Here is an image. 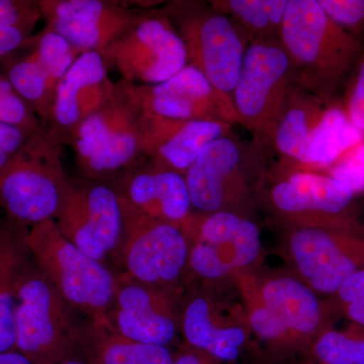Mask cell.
<instances>
[{
    "mask_svg": "<svg viewBox=\"0 0 364 364\" xmlns=\"http://www.w3.org/2000/svg\"><path fill=\"white\" fill-rule=\"evenodd\" d=\"M279 40L293 61L298 85L327 104L351 75L364 46L330 20L317 0H289Z\"/></svg>",
    "mask_w": 364,
    "mask_h": 364,
    "instance_id": "obj_1",
    "label": "cell"
},
{
    "mask_svg": "<svg viewBox=\"0 0 364 364\" xmlns=\"http://www.w3.org/2000/svg\"><path fill=\"white\" fill-rule=\"evenodd\" d=\"M144 136L136 85L121 79L107 104L83 122L69 144L83 179L109 183L144 159Z\"/></svg>",
    "mask_w": 364,
    "mask_h": 364,
    "instance_id": "obj_2",
    "label": "cell"
},
{
    "mask_svg": "<svg viewBox=\"0 0 364 364\" xmlns=\"http://www.w3.org/2000/svg\"><path fill=\"white\" fill-rule=\"evenodd\" d=\"M63 143L48 127L28 136L0 176V208L9 221L31 228L56 219L72 184Z\"/></svg>",
    "mask_w": 364,
    "mask_h": 364,
    "instance_id": "obj_3",
    "label": "cell"
},
{
    "mask_svg": "<svg viewBox=\"0 0 364 364\" xmlns=\"http://www.w3.org/2000/svg\"><path fill=\"white\" fill-rule=\"evenodd\" d=\"M26 242L36 267L67 305L91 322L107 323L117 280L104 263L67 240L54 220L28 228Z\"/></svg>",
    "mask_w": 364,
    "mask_h": 364,
    "instance_id": "obj_4",
    "label": "cell"
},
{
    "mask_svg": "<svg viewBox=\"0 0 364 364\" xmlns=\"http://www.w3.org/2000/svg\"><path fill=\"white\" fill-rule=\"evenodd\" d=\"M267 146L231 135L208 146L184 174L191 207L200 213L240 210L265 174Z\"/></svg>",
    "mask_w": 364,
    "mask_h": 364,
    "instance_id": "obj_5",
    "label": "cell"
},
{
    "mask_svg": "<svg viewBox=\"0 0 364 364\" xmlns=\"http://www.w3.org/2000/svg\"><path fill=\"white\" fill-rule=\"evenodd\" d=\"M298 77L279 39L249 43L232 102L241 126L270 148L273 132Z\"/></svg>",
    "mask_w": 364,
    "mask_h": 364,
    "instance_id": "obj_6",
    "label": "cell"
},
{
    "mask_svg": "<svg viewBox=\"0 0 364 364\" xmlns=\"http://www.w3.org/2000/svg\"><path fill=\"white\" fill-rule=\"evenodd\" d=\"M162 13L181 35L188 65L232 98L249 44L238 26L210 2L172 1Z\"/></svg>",
    "mask_w": 364,
    "mask_h": 364,
    "instance_id": "obj_7",
    "label": "cell"
},
{
    "mask_svg": "<svg viewBox=\"0 0 364 364\" xmlns=\"http://www.w3.org/2000/svg\"><path fill=\"white\" fill-rule=\"evenodd\" d=\"M71 310L37 267L28 265L18 282L16 351L33 364H60L70 358L79 331Z\"/></svg>",
    "mask_w": 364,
    "mask_h": 364,
    "instance_id": "obj_8",
    "label": "cell"
},
{
    "mask_svg": "<svg viewBox=\"0 0 364 364\" xmlns=\"http://www.w3.org/2000/svg\"><path fill=\"white\" fill-rule=\"evenodd\" d=\"M127 82L157 85L188 65L181 35L163 13H147L102 53Z\"/></svg>",
    "mask_w": 364,
    "mask_h": 364,
    "instance_id": "obj_9",
    "label": "cell"
},
{
    "mask_svg": "<svg viewBox=\"0 0 364 364\" xmlns=\"http://www.w3.org/2000/svg\"><path fill=\"white\" fill-rule=\"evenodd\" d=\"M181 229L189 243L188 264L202 279H222L259 255V229L236 213H191Z\"/></svg>",
    "mask_w": 364,
    "mask_h": 364,
    "instance_id": "obj_10",
    "label": "cell"
},
{
    "mask_svg": "<svg viewBox=\"0 0 364 364\" xmlns=\"http://www.w3.org/2000/svg\"><path fill=\"white\" fill-rule=\"evenodd\" d=\"M55 223L67 240L102 262L117 251L123 236V208L116 188L107 182L72 181Z\"/></svg>",
    "mask_w": 364,
    "mask_h": 364,
    "instance_id": "obj_11",
    "label": "cell"
},
{
    "mask_svg": "<svg viewBox=\"0 0 364 364\" xmlns=\"http://www.w3.org/2000/svg\"><path fill=\"white\" fill-rule=\"evenodd\" d=\"M123 214V236L117 252L126 274L165 291L179 279L188 265V238L176 225L154 221L124 208Z\"/></svg>",
    "mask_w": 364,
    "mask_h": 364,
    "instance_id": "obj_12",
    "label": "cell"
},
{
    "mask_svg": "<svg viewBox=\"0 0 364 364\" xmlns=\"http://www.w3.org/2000/svg\"><path fill=\"white\" fill-rule=\"evenodd\" d=\"M287 165V164H286ZM268 191L273 210L299 228L341 227L355 223L351 205L355 193L324 172L287 165Z\"/></svg>",
    "mask_w": 364,
    "mask_h": 364,
    "instance_id": "obj_13",
    "label": "cell"
},
{
    "mask_svg": "<svg viewBox=\"0 0 364 364\" xmlns=\"http://www.w3.org/2000/svg\"><path fill=\"white\" fill-rule=\"evenodd\" d=\"M289 248L311 287L336 293L345 280L364 267V224L298 228L289 238Z\"/></svg>",
    "mask_w": 364,
    "mask_h": 364,
    "instance_id": "obj_14",
    "label": "cell"
},
{
    "mask_svg": "<svg viewBox=\"0 0 364 364\" xmlns=\"http://www.w3.org/2000/svg\"><path fill=\"white\" fill-rule=\"evenodd\" d=\"M46 28L79 53L100 54L144 18L147 11L107 0H40Z\"/></svg>",
    "mask_w": 364,
    "mask_h": 364,
    "instance_id": "obj_15",
    "label": "cell"
},
{
    "mask_svg": "<svg viewBox=\"0 0 364 364\" xmlns=\"http://www.w3.org/2000/svg\"><path fill=\"white\" fill-rule=\"evenodd\" d=\"M144 114L174 121H219L240 124L232 98L188 65L157 85H136Z\"/></svg>",
    "mask_w": 364,
    "mask_h": 364,
    "instance_id": "obj_16",
    "label": "cell"
},
{
    "mask_svg": "<svg viewBox=\"0 0 364 364\" xmlns=\"http://www.w3.org/2000/svg\"><path fill=\"white\" fill-rule=\"evenodd\" d=\"M107 325L124 338L167 347L176 336L177 321L166 291L141 284L124 274L117 277Z\"/></svg>",
    "mask_w": 364,
    "mask_h": 364,
    "instance_id": "obj_17",
    "label": "cell"
},
{
    "mask_svg": "<svg viewBox=\"0 0 364 364\" xmlns=\"http://www.w3.org/2000/svg\"><path fill=\"white\" fill-rule=\"evenodd\" d=\"M122 208L154 221L181 228L191 213L186 178L144 159L114 181Z\"/></svg>",
    "mask_w": 364,
    "mask_h": 364,
    "instance_id": "obj_18",
    "label": "cell"
},
{
    "mask_svg": "<svg viewBox=\"0 0 364 364\" xmlns=\"http://www.w3.org/2000/svg\"><path fill=\"white\" fill-rule=\"evenodd\" d=\"M107 68L100 53H81L60 81L51 121L46 127L63 145L70 143L83 122L100 111L112 97L116 83L109 78Z\"/></svg>",
    "mask_w": 364,
    "mask_h": 364,
    "instance_id": "obj_19",
    "label": "cell"
},
{
    "mask_svg": "<svg viewBox=\"0 0 364 364\" xmlns=\"http://www.w3.org/2000/svg\"><path fill=\"white\" fill-rule=\"evenodd\" d=\"M144 121V158L183 176L203 151L230 135L234 126L219 121H174L145 114Z\"/></svg>",
    "mask_w": 364,
    "mask_h": 364,
    "instance_id": "obj_20",
    "label": "cell"
},
{
    "mask_svg": "<svg viewBox=\"0 0 364 364\" xmlns=\"http://www.w3.org/2000/svg\"><path fill=\"white\" fill-rule=\"evenodd\" d=\"M76 349L87 364H172L167 347L140 343L117 334L107 323L79 326ZM75 349V350H76Z\"/></svg>",
    "mask_w": 364,
    "mask_h": 364,
    "instance_id": "obj_21",
    "label": "cell"
},
{
    "mask_svg": "<svg viewBox=\"0 0 364 364\" xmlns=\"http://www.w3.org/2000/svg\"><path fill=\"white\" fill-rule=\"evenodd\" d=\"M310 91L296 85L273 132L270 148L279 153L284 164L294 165L328 105Z\"/></svg>",
    "mask_w": 364,
    "mask_h": 364,
    "instance_id": "obj_22",
    "label": "cell"
},
{
    "mask_svg": "<svg viewBox=\"0 0 364 364\" xmlns=\"http://www.w3.org/2000/svg\"><path fill=\"white\" fill-rule=\"evenodd\" d=\"M363 141V136L349 123L341 105H328L301 150L294 168L324 171L347 150Z\"/></svg>",
    "mask_w": 364,
    "mask_h": 364,
    "instance_id": "obj_23",
    "label": "cell"
},
{
    "mask_svg": "<svg viewBox=\"0 0 364 364\" xmlns=\"http://www.w3.org/2000/svg\"><path fill=\"white\" fill-rule=\"evenodd\" d=\"M181 329L191 347L222 360L238 358L239 348L245 341L241 328L217 325L210 301L203 296L188 301L182 313Z\"/></svg>",
    "mask_w": 364,
    "mask_h": 364,
    "instance_id": "obj_24",
    "label": "cell"
},
{
    "mask_svg": "<svg viewBox=\"0 0 364 364\" xmlns=\"http://www.w3.org/2000/svg\"><path fill=\"white\" fill-rule=\"evenodd\" d=\"M262 306L274 314L289 331L309 334L321 320L318 301L305 284L291 277L269 280L263 287Z\"/></svg>",
    "mask_w": 364,
    "mask_h": 364,
    "instance_id": "obj_25",
    "label": "cell"
},
{
    "mask_svg": "<svg viewBox=\"0 0 364 364\" xmlns=\"http://www.w3.org/2000/svg\"><path fill=\"white\" fill-rule=\"evenodd\" d=\"M14 90L39 117L43 126L51 121L55 93L60 80L28 51L25 56L11 55L1 63Z\"/></svg>",
    "mask_w": 364,
    "mask_h": 364,
    "instance_id": "obj_26",
    "label": "cell"
},
{
    "mask_svg": "<svg viewBox=\"0 0 364 364\" xmlns=\"http://www.w3.org/2000/svg\"><path fill=\"white\" fill-rule=\"evenodd\" d=\"M210 4L229 16L251 43L279 39L289 0H219Z\"/></svg>",
    "mask_w": 364,
    "mask_h": 364,
    "instance_id": "obj_27",
    "label": "cell"
},
{
    "mask_svg": "<svg viewBox=\"0 0 364 364\" xmlns=\"http://www.w3.org/2000/svg\"><path fill=\"white\" fill-rule=\"evenodd\" d=\"M28 229L9 219L0 224V289L30 265L31 254L26 242Z\"/></svg>",
    "mask_w": 364,
    "mask_h": 364,
    "instance_id": "obj_28",
    "label": "cell"
},
{
    "mask_svg": "<svg viewBox=\"0 0 364 364\" xmlns=\"http://www.w3.org/2000/svg\"><path fill=\"white\" fill-rule=\"evenodd\" d=\"M316 354L325 364H364V338L343 333L326 332L316 344Z\"/></svg>",
    "mask_w": 364,
    "mask_h": 364,
    "instance_id": "obj_29",
    "label": "cell"
},
{
    "mask_svg": "<svg viewBox=\"0 0 364 364\" xmlns=\"http://www.w3.org/2000/svg\"><path fill=\"white\" fill-rule=\"evenodd\" d=\"M0 121L14 124L30 134L43 126L39 117L16 93L2 72H0Z\"/></svg>",
    "mask_w": 364,
    "mask_h": 364,
    "instance_id": "obj_30",
    "label": "cell"
},
{
    "mask_svg": "<svg viewBox=\"0 0 364 364\" xmlns=\"http://www.w3.org/2000/svg\"><path fill=\"white\" fill-rule=\"evenodd\" d=\"M324 173L343 182L358 193L364 191V143L356 144L344 152Z\"/></svg>",
    "mask_w": 364,
    "mask_h": 364,
    "instance_id": "obj_31",
    "label": "cell"
},
{
    "mask_svg": "<svg viewBox=\"0 0 364 364\" xmlns=\"http://www.w3.org/2000/svg\"><path fill=\"white\" fill-rule=\"evenodd\" d=\"M330 20L354 37L364 33V0H317Z\"/></svg>",
    "mask_w": 364,
    "mask_h": 364,
    "instance_id": "obj_32",
    "label": "cell"
},
{
    "mask_svg": "<svg viewBox=\"0 0 364 364\" xmlns=\"http://www.w3.org/2000/svg\"><path fill=\"white\" fill-rule=\"evenodd\" d=\"M341 107L351 126L363 136L364 143V46L350 75Z\"/></svg>",
    "mask_w": 364,
    "mask_h": 364,
    "instance_id": "obj_33",
    "label": "cell"
},
{
    "mask_svg": "<svg viewBox=\"0 0 364 364\" xmlns=\"http://www.w3.org/2000/svg\"><path fill=\"white\" fill-rule=\"evenodd\" d=\"M20 275L0 289V353L16 350V308Z\"/></svg>",
    "mask_w": 364,
    "mask_h": 364,
    "instance_id": "obj_34",
    "label": "cell"
},
{
    "mask_svg": "<svg viewBox=\"0 0 364 364\" xmlns=\"http://www.w3.org/2000/svg\"><path fill=\"white\" fill-rule=\"evenodd\" d=\"M336 293L348 318L364 326V267L345 280Z\"/></svg>",
    "mask_w": 364,
    "mask_h": 364,
    "instance_id": "obj_35",
    "label": "cell"
},
{
    "mask_svg": "<svg viewBox=\"0 0 364 364\" xmlns=\"http://www.w3.org/2000/svg\"><path fill=\"white\" fill-rule=\"evenodd\" d=\"M250 324L256 334L265 339H277L289 332L279 318L262 305L251 313Z\"/></svg>",
    "mask_w": 364,
    "mask_h": 364,
    "instance_id": "obj_36",
    "label": "cell"
},
{
    "mask_svg": "<svg viewBox=\"0 0 364 364\" xmlns=\"http://www.w3.org/2000/svg\"><path fill=\"white\" fill-rule=\"evenodd\" d=\"M31 135L32 134L18 127L0 121V152L7 157H14L25 146Z\"/></svg>",
    "mask_w": 364,
    "mask_h": 364,
    "instance_id": "obj_37",
    "label": "cell"
},
{
    "mask_svg": "<svg viewBox=\"0 0 364 364\" xmlns=\"http://www.w3.org/2000/svg\"><path fill=\"white\" fill-rule=\"evenodd\" d=\"M172 364H208L202 354L196 351L183 352L177 358H173Z\"/></svg>",
    "mask_w": 364,
    "mask_h": 364,
    "instance_id": "obj_38",
    "label": "cell"
},
{
    "mask_svg": "<svg viewBox=\"0 0 364 364\" xmlns=\"http://www.w3.org/2000/svg\"><path fill=\"white\" fill-rule=\"evenodd\" d=\"M0 364H33L21 352L14 350L0 353Z\"/></svg>",
    "mask_w": 364,
    "mask_h": 364,
    "instance_id": "obj_39",
    "label": "cell"
},
{
    "mask_svg": "<svg viewBox=\"0 0 364 364\" xmlns=\"http://www.w3.org/2000/svg\"><path fill=\"white\" fill-rule=\"evenodd\" d=\"M9 159H11V158L7 157L6 155L4 154V153L0 152V176H1L4 168H6Z\"/></svg>",
    "mask_w": 364,
    "mask_h": 364,
    "instance_id": "obj_40",
    "label": "cell"
},
{
    "mask_svg": "<svg viewBox=\"0 0 364 364\" xmlns=\"http://www.w3.org/2000/svg\"><path fill=\"white\" fill-rule=\"evenodd\" d=\"M60 364H87L85 361L80 360V359L68 358L65 360L62 361Z\"/></svg>",
    "mask_w": 364,
    "mask_h": 364,
    "instance_id": "obj_41",
    "label": "cell"
}]
</instances>
